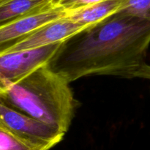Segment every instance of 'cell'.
<instances>
[{"mask_svg":"<svg viewBox=\"0 0 150 150\" xmlns=\"http://www.w3.org/2000/svg\"><path fill=\"white\" fill-rule=\"evenodd\" d=\"M150 19L117 12L61 42L46 63L68 82L91 75L150 80Z\"/></svg>","mask_w":150,"mask_h":150,"instance_id":"6da1fadb","label":"cell"},{"mask_svg":"<svg viewBox=\"0 0 150 150\" xmlns=\"http://www.w3.org/2000/svg\"><path fill=\"white\" fill-rule=\"evenodd\" d=\"M122 0H104L68 11L66 17L81 26H89L109 17L120 10Z\"/></svg>","mask_w":150,"mask_h":150,"instance_id":"52a82bcc","label":"cell"},{"mask_svg":"<svg viewBox=\"0 0 150 150\" xmlns=\"http://www.w3.org/2000/svg\"><path fill=\"white\" fill-rule=\"evenodd\" d=\"M67 13L66 10L53 2L40 10L0 26V53L43 25L66 17Z\"/></svg>","mask_w":150,"mask_h":150,"instance_id":"5b68a950","label":"cell"},{"mask_svg":"<svg viewBox=\"0 0 150 150\" xmlns=\"http://www.w3.org/2000/svg\"><path fill=\"white\" fill-rule=\"evenodd\" d=\"M62 42L24 51L0 54V93L17 83L51 58Z\"/></svg>","mask_w":150,"mask_h":150,"instance_id":"277c9868","label":"cell"},{"mask_svg":"<svg viewBox=\"0 0 150 150\" xmlns=\"http://www.w3.org/2000/svg\"><path fill=\"white\" fill-rule=\"evenodd\" d=\"M55 0H0V26L39 10Z\"/></svg>","mask_w":150,"mask_h":150,"instance_id":"ba28073f","label":"cell"},{"mask_svg":"<svg viewBox=\"0 0 150 150\" xmlns=\"http://www.w3.org/2000/svg\"><path fill=\"white\" fill-rule=\"evenodd\" d=\"M117 12L150 19V0H122L121 7Z\"/></svg>","mask_w":150,"mask_h":150,"instance_id":"30bf717a","label":"cell"},{"mask_svg":"<svg viewBox=\"0 0 150 150\" xmlns=\"http://www.w3.org/2000/svg\"><path fill=\"white\" fill-rule=\"evenodd\" d=\"M0 150H47L33 146L0 126Z\"/></svg>","mask_w":150,"mask_h":150,"instance_id":"9c48e42d","label":"cell"},{"mask_svg":"<svg viewBox=\"0 0 150 150\" xmlns=\"http://www.w3.org/2000/svg\"><path fill=\"white\" fill-rule=\"evenodd\" d=\"M0 100L64 133L76 105L70 82L46 64L1 92Z\"/></svg>","mask_w":150,"mask_h":150,"instance_id":"7a4b0ae2","label":"cell"},{"mask_svg":"<svg viewBox=\"0 0 150 150\" xmlns=\"http://www.w3.org/2000/svg\"><path fill=\"white\" fill-rule=\"evenodd\" d=\"M0 126L27 143L49 150L62 139L65 133L35 120L0 100Z\"/></svg>","mask_w":150,"mask_h":150,"instance_id":"3957f363","label":"cell"},{"mask_svg":"<svg viewBox=\"0 0 150 150\" xmlns=\"http://www.w3.org/2000/svg\"><path fill=\"white\" fill-rule=\"evenodd\" d=\"M102 1L104 0H55L54 2L68 12Z\"/></svg>","mask_w":150,"mask_h":150,"instance_id":"8fae6325","label":"cell"},{"mask_svg":"<svg viewBox=\"0 0 150 150\" xmlns=\"http://www.w3.org/2000/svg\"><path fill=\"white\" fill-rule=\"evenodd\" d=\"M84 28L86 27L64 17L38 28L2 53L35 49L62 42Z\"/></svg>","mask_w":150,"mask_h":150,"instance_id":"8992f818","label":"cell"}]
</instances>
